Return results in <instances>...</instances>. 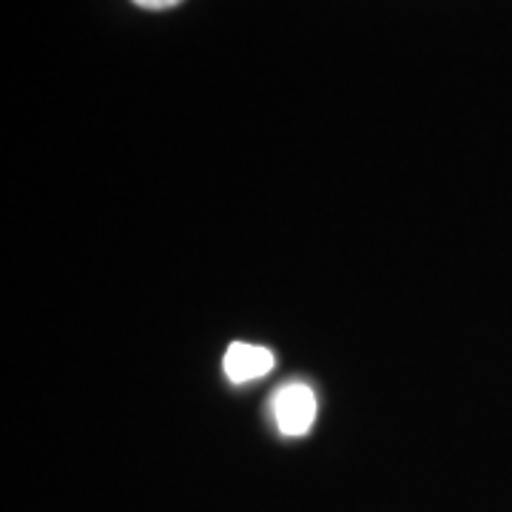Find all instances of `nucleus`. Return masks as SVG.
<instances>
[{"label": "nucleus", "instance_id": "f257e3e1", "mask_svg": "<svg viewBox=\"0 0 512 512\" xmlns=\"http://www.w3.org/2000/svg\"><path fill=\"white\" fill-rule=\"evenodd\" d=\"M271 413H274L276 427L285 436H305L313 427L316 419V396L308 384L291 382L279 387L271 402Z\"/></svg>", "mask_w": 512, "mask_h": 512}, {"label": "nucleus", "instance_id": "7ed1b4c3", "mask_svg": "<svg viewBox=\"0 0 512 512\" xmlns=\"http://www.w3.org/2000/svg\"><path fill=\"white\" fill-rule=\"evenodd\" d=\"M137 3L140 9H151V12H160V9H171V6H180L183 0H131Z\"/></svg>", "mask_w": 512, "mask_h": 512}, {"label": "nucleus", "instance_id": "f03ea898", "mask_svg": "<svg viewBox=\"0 0 512 512\" xmlns=\"http://www.w3.org/2000/svg\"><path fill=\"white\" fill-rule=\"evenodd\" d=\"M225 376L234 384L254 382V379H262L265 373H271L274 367V353L262 345H248V342H234L225 359Z\"/></svg>", "mask_w": 512, "mask_h": 512}]
</instances>
